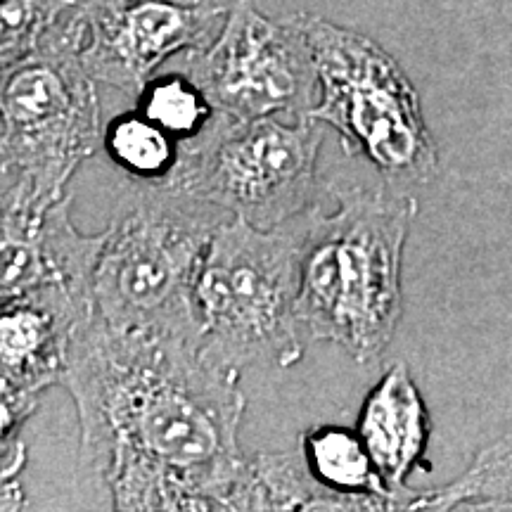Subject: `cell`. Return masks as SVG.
Masks as SVG:
<instances>
[{
	"label": "cell",
	"instance_id": "obj_1",
	"mask_svg": "<svg viewBox=\"0 0 512 512\" xmlns=\"http://www.w3.org/2000/svg\"><path fill=\"white\" fill-rule=\"evenodd\" d=\"M62 387L79 418V465L114 510H233L245 477L240 373L200 344L112 328L76 330Z\"/></svg>",
	"mask_w": 512,
	"mask_h": 512
},
{
	"label": "cell",
	"instance_id": "obj_2",
	"mask_svg": "<svg viewBox=\"0 0 512 512\" xmlns=\"http://www.w3.org/2000/svg\"><path fill=\"white\" fill-rule=\"evenodd\" d=\"M335 197L337 209L304 228L297 313L313 342L373 366L403 318V249L418 202L387 185L335 188Z\"/></svg>",
	"mask_w": 512,
	"mask_h": 512
},
{
	"label": "cell",
	"instance_id": "obj_3",
	"mask_svg": "<svg viewBox=\"0 0 512 512\" xmlns=\"http://www.w3.org/2000/svg\"><path fill=\"white\" fill-rule=\"evenodd\" d=\"M233 216L174 185L133 181L119 195L93 280L112 328L200 344L195 292L216 230Z\"/></svg>",
	"mask_w": 512,
	"mask_h": 512
},
{
	"label": "cell",
	"instance_id": "obj_4",
	"mask_svg": "<svg viewBox=\"0 0 512 512\" xmlns=\"http://www.w3.org/2000/svg\"><path fill=\"white\" fill-rule=\"evenodd\" d=\"M98 81L72 38L0 76V219L36 221L67 197L76 169L102 147Z\"/></svg>",
	"mask_w": 512,
	"mask_h": 512
},
{
	"label": "cell",
	"instance_id": "obj_5",
	"mask_svg": "<svg viewBox=\"0 0 512 512\" xmlns=\"http://www.w3.org/2000/svg\"><path fill=\"white\" fill-rule=\"evenodd\" d=\"M302 249L304 228L261 230L233 216L216 230L195 292L209 361L233 373L302 361L309 339L297 313Z\"/></svg>",
	"mask_w": 512,
	"mask_h": 512
},
{
	"label": "cell",
	"instance_id": "obj_6",
	"mask_svg": "<svg viewBox=\"0 0 512 512\" xmlns=\"http://www.w3.org/2000/svg\"><path fill=\"white\" fill-rule=\"evenodd\" d=\"M318 67L309 117L330 126L349 157H363L392 190L413 192L439 174V147L420 95L373 38L299 12Z\"/></svg>",
	"mask_w": 512,
	"mask_h": 512
},
{
	"label": "cell",
	"instance_id": "obj_7",
	"mask_svg": "<svg viewBox=\"0 0 512 512\" xmlns=\"http://www.w3.org/2000/svg\"><path fill=\"white\" fill-rule=\"evenodd\" d=\"M320 147L323 124L311 117L233 121L216 114L207 131L183 143L166 185L254 228H280L311 209Z\"/></svg>",
	"mask_w": 512,
	"mask_h": 512
},
{
	"label": "cell",
	"instance_id": "obj_8",
	"mask_svg": "<svg viewBox=\"0 0 512 512\" xmlns=\"http://www.w3.org/2000/svg\"><path fill=\"white\" fill-rule=\"evenodd\" d=\"M183 72L221 117H309L318 102V67L302 15L271 19L252 0L228 5L219 34L183 53Z\"/></svg>",
	"mask_w": 512,
	"mask_h": 512
},
{
	"label": "cell",
	"instance_id": "obj_9",
	"mask_svg": "<svg viewBox=\"0 0 512 512\" xmlns=\"http://www.w3.org/2000/svg\"><path fill=\"white\" fill-rule=\"evenodd\" d=\"M226 10L211 0H83L76 53L95 81L136 100L166 60L214 41Z\"/></svg>",
	"mask_w": 512,
	"mask_h": 512
},
{
	"label": "cell",
	"instance_id": "obj_10",
	"mask_svg": "<svg viewBox=\"0 0 512 512\" xmlns=\"http://www.w3.org/2000/svg\"><path fill=\"white\" fill-rule=\"evenodd\" d=\"M105 233L86 235L72 223V195L41 219L0 221V302L31 292H67L93 299Z\"/></svg>",
	"mask_w": 512,
	"mask_h": 512
},
{
	"label": "cell",
	"instance_id": "obj_11",
	"mask_svg": "<svg viewBox=\"0 0 512 512\" xmlns=\"http://www.w3.org/2000/svg\"><path fill=\"white\" fill-rule=\"evenodd\" d=\"M95 304L67 292H31L0 302V389L36 396L62 382L76 330Z\"/></svg>",
	"mask_w": 512,
	"mask_h": 512
},
{
	"label": "cell",
	"instance_id": "obj_12",
	"mask_svg": "<svg viewBox=\"0 0 512 512\" xmlns=\"http://www.w3.org/2000/svg\"><path fill=\"white\" fill-rule=\"evenodd\" d=\"M356 432L368 446L384 484L408 510L415 494H408L406 482L425 463L432 420L406 363H394L370 389L358 411Z\"/></svg>",
	"mask_w": 512,
	"mask_h": 512
},
{
	"label": "cell",
	"instance_id": "obj_13",
	"mask_svg": "<svg viewBox=\"0 0 512 512\" xmlns=\"http://www.w3.org/2000/svg\"><path fill=\"white\" fill-rule=\"evenodd\" d=\"M233 510H384L382 503L325 489L304 456L256 453L233 496Z\"/></svg>",
	"mask_w": 512,
	"mask_h": 512
},
{
	"label": "cell",
	"instance_id": "obj_14",
	"mask_svg": "<svg viewBox=\"0 0 512 512\" xmlns=\"http://www.w3.org/2000/svg\"><path fill=\"white\" fill-rule=\"evenodd\" d=\"M302 456L311 475L325 489L342 496L366 498L384 505V510H403V503L384 484L361 434L342 425L311 427L302 434Z\"/></svg>",
	"mask_w": 512,
	"mask_h": 512
},
{
	"label": "cell",
	"instance_id": "obj_15",
	"mask_svg": "<svg viewBox=\"0 0 512 512\" xmlns=\"http://www.w3.org/2000/svg\"><path fill=\"white\" fill-rule=\"evenodd\" d=\"M408 510H512V422L463 475L441 489L415 494Z\"/></svg>",
	"mask_w": 512,
	"mask_h": 512
},
{
	"label": "cell",
	"instance_id": "obj_16",
	"mask_svg": "<svg viewBox=\"0 0 512 512\" xmlns=\"http://www.w3.org/2000/svg\"><path fill=\"white\" fill-rule=\"evenodd\" d=\"M102 147L128 178L157 185L171 181L183 155L181 140L147 119L138 107L107 121Z\"/></svg>",
	"mask_w": 512,
	"mask_h": 512
},
{
	"label": "cell",
	"instance_id": "obj_17",
	"mask_svg": "<svg viewBox=\"0 0 512 512\" xmlns=\"http://www.w3.org/2000/svg\"><path fill=\"white\" fill-rule=\"evenodd\" d=\"M83 0H0V67L74 34Z\"/></svg>",
	"mask_w": 512,
	"mask_h": 512
},
{
	"label": "cell",
	"instance_id": "obj_18",
	"mask_svg": "<svg viewBox=\"0 0 512 512\" xmlns=\"http://www.w3.org/2000/svg\"><path fill=\"white\" fill-rule=\"evenodd\" d=\"M136 107L181 143L207 131L219 114L207 93L183 69L152 76L136 98Z\"/></svg>",
	"mask_w": 512,
	"mask_h": 512
}]
</instances>
